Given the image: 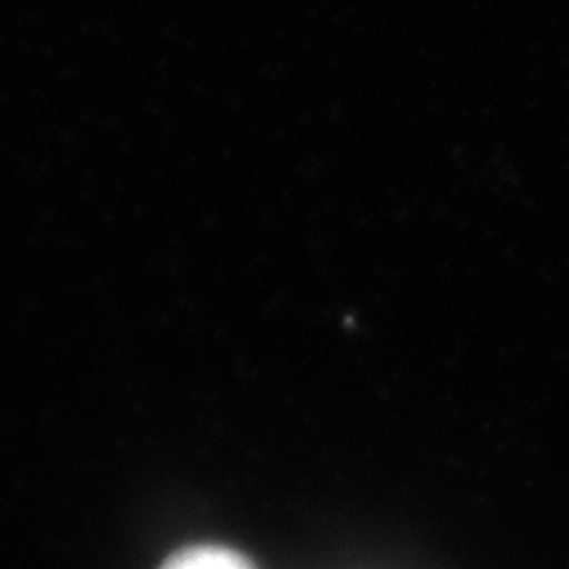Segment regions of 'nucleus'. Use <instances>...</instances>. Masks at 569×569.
I'll use <instances>...</instances> for the list:
<instances>
[{"label": "nucleus", "mask_w": 569, "mask_h": 569, "mask_svg": "<svg viewBox=\"0 0 569 569\" xmlns=\"http://www.w3.org/2000/svg\"><path fill=\"white\" fill-rule=\"evenodd\" d=\"M159 569H256L253 561L227 546H188L169 557Z\"/></svg>", "instance_id": "f257e3e1"}]
</instances>
